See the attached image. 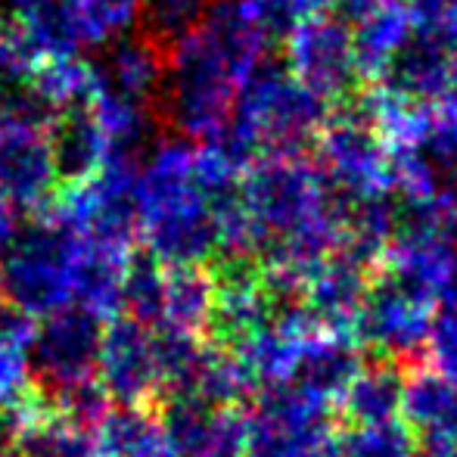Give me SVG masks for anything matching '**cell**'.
I'll list each match as a JSON object with an SVG mask.
<instances>
[{
    "instance_id": "2",
    "label": "cell",
    "mask_w": 457,
    "mask_h": 457,
    "mask_svg": "<svg viewBox=\"0 0 457 457\" xmlns=\"http://www.w3.org/2000/svg\"><path fill=\"white\" fill-rule=\"evenodd\" d=\"M137 237L162 268H205L218 255L212 190L196 175V146L169 140L137 171Z\"/></svg>"
},
{
    "instance_id": "24",
    "label": "cell",
    "mask_w": 457,
    "mask_h": 457,
    "mask_svg": "<svg viewBox=\"0 0 457 457\" xmlns=\"http://www.w3.org/2000/svg\"><path fill=\"white\" fill-rule=\"evenodd\" d=\"M255 6L265 16L268 29L274 35H287L295 22L318 12H330V6H337V0H255Z\"/></svg>"
},
{
    "instance_id": "10",
    "label": "cell",
    "mask_w": 457,
    "mask_h": 457,
    "mask_svg": "<svg viewBox=\"0 0 457 457\" xmlns=\"http://www.w3.org/2000/svg\"><path fill=\"white\" fill-rule=\"evenodd\" d=\"M96 383L112 404H150L165 392L156 330L119 314L106 320L100 343Z\"/></svg>"
},
{
    "instance_id": "25",
    "label": "cell",
    "mask_w": 457,
    "mask_h": 457,
    "mask_svg": "<svg viewBox=\"0 0 457 457\" xmlns=\"http://www.w3.org/2000/svg\"><path fill=\"white\" fill-rule=\"evenodd\" d=\"M19 224H22V218H19L16 212L10 209V205L0 203V259H4V255H6V249H10V243L16 240Z\"/></svg>"
},
{
    "instance_id": "20",
    "label": "cell",
    "mask_w": 457,
    "mask_h": 457,
    "mask_svg": "<svg viewBox=\"0 0 457 457\" xmlns=\"http://www.w3.org/2000/svg\"><path fill=\"white\" fill-rule=\"evenodd\" d=\"M402 383L404 377L392 361L364 364L345 389L339 411L352 427L395 420V417H402Z\"/></svg>"
},
{
    "instance_id": "23",
    "label": "cell",
    "mask_w": 457,
    "mask_h": 457,
    "mask_svg": "<svg viewBox=\"0 0 457 457\" xmlns=\"http://www.w3.org/2000/svg\"><path fill=\"white\" fill-rule=\"evenodd\" d=\"M343 448L349 457H417V436L402 417H395V420L352 427Z\"/></svg>"
},
{
    "instance_id": "13",
    "label": "cell",
    "mask_w": 457,
    "mask_h": 457,
    "mask_svg": "<svg viewBox=\"0 0 457 457\" xmlns=\"http://www.w3.org/2000/svg\"><path fill=\"white\" fill-rule=\"evenodd\" d=\"M165 423L175 457H249V414L240 404L169 402Z\"/></svg>"
},
{
    "instance_id": "5",
    "label": "cell",
    "mask_w": 457,
    "mask_h": 457,
    "mask_svg": "<svg viewBox=\"0 0 457 457\" xmlns=\"http://www.w3.org/2000/svg\"><path fill=\"white\" fill-rule=\"evenodd\" d=\"M283 66L330 109L352 106L364 91L355 35L339 12H318L283 35Z\"/></svg>"
},
{
    "instance_id": "18",
    "label": "cell",
    "mask_w": 457,
    "mask_h": 457,
    "mask_svg": "<svg viewBox=\"0 0 457 457\" xmlns=\"http://www.w3.org/2000/svg\"><path fill=\"white\" fill-rule=\"evenodd\" d=\"M215 312V271L212 268H165L162 318L153 330H171L203 339Z\"/></svg>"
},
{
    "instance_id": "11",
    "label": "cell",
    "mask_w": 457,
    "mask_h": 457,
    "mask_svg": "<svg viewBox=\"0 0 457 457\" xmlns=\"http://www.w3.org/2000/svg\"><path fill=\"white\" fill-rule=\"evenodd\" d=\"M320 333L324 327L312 318V312L302 302H277L271 318L253 337L234 345V352L246 364L255 389H283L295 383Z\"/></svg>"
},
{
    "instance_id": "21",
    "label": "cell",
    "mask_w": 457,
    "mask_h": 457,
    "mask_svg": "<svg viewBox=\"0 0 457 457\" xmlns=\"http://www.w3.org/2000/svg\"><path fill=\"white\" fill-rule=\"evenodd\" d=\"M37 320L19 314L0 302V408H16L29 402L31 379V337Z\"/></svg>"
},
{
    "instance_id": "16",
    "label": "cell",
    "mask_w": 457,
    "mask_h": 457,
    "mask_svg": "<svg viewBox=\"0 0 457 457\" xmlns=\"http://www.w3.org/2000/svg\"><path fill=\"white\" fill-rule=\"evenodd\" d=\"M47 140L60 190L91 181L109 159V140L91 106H69L56 112V119L47 125Z\"/></svg>"
},
{
    "instance_id": "9",
    "label": "cell",
    "mask_w": 457,
    "mask_h": 457,
    "mask_svg": "<svg viewBox=\"0 0 457 457\" xmlns=\"http://www.w3.org/2000/svg\"><path fill=\"white\" fill-rule=\"evenodd\" d=\"M330 439V408L299 386L262 392L249 414V457H318Z\"/></svg>"
},
{
    "instance_id": "22",
    "label": "cell",
    "mask_w": 457,
    "mask_h": 457,
    "mask_svg": "<svg viewBox=\"0 0 457 457\" xmlns=\"http://www.w3.org/2000/svg\"><path fill=\"white\" fill-rule=\"evenodd\" d=\"M215 4L218 0H137V35L165 54L190 35Z\"/></svg>"
},
{
    "instance_id": "17",
    "label": "cell",
    "mask_w": 457,
    "mask_h": 457,
    "mask_svg": "<svg viewBox=\"0 0 457 457\" xmlns=\"http://www.w3.org/2000/svg\"><path fill=\"white\" fill-rule=\"evenodd\" d=\"M91 439L94 457H175L169 423L150 404H109Z\"/></svg>"
},
{
    "instance_id": "26",
    "label": "cell",
    "mask_w": 457,
    "mask_h": 457,
    "mask_svg": "<svg viewBox=\"0 0 457 457\" xmlns=\"http://www.w3.org/2000/svg\"><path fill=\"white\" fill-rule=\"evenodd\" d=\"M318 457H349L345 454V448H343V442H337V439H330L324 448L318 452Z\"/></svg>"
},
{
    "instance_id": "14",
    "label": "cell",
    "mask_w": 457,
    "mask_h": 457,
    "mask_svg": "<svg viewBox=\"0 0 457 457\" xmlns=\"http://www.w3.org/2000/svg\"><path fill=\"white\" fill-rule=\"evenodd\" d=\"M370 274H373L370 268L358 265L355 259L337 253L308 277V283L299 293V302L312 312V318L324 330L361 339L358 337V318H361Z\"/></svg>"
},
{
    "instance_id": "12",
    "label": "cell",
    "mask_w": 457,
    "mask_h": 457,
    "mask_svg": "<svg viewBox=\"0 0 457 457\" xmlns=\"http://www.w3.org/2000/svg\"><path fill=\"white\" fill-rule=\"evenodd\" d=\"M60 196L47 128L4 125L0 128V203L19 218L44 215Z\"/></svg>"
},
{
    "instance_id": "6",
    "label": "cell",
    "mask_w": 457,
    "mask_h": 457,
    "mask_svg": "<svg viewBox=\"0 0 457 457\" xmlns=\"http://www.w3.org/2000/svg\"><path fill=\"white\" fill-rule=\"evenodd\" d=\"M318 169L339 199H377L392 193V159L358 103L330 109L318 140Z\"/></svg>"
},
{
    "instance_id": "4",
    "label": "cell",
    "mask_w": 457,
    "mask_h": 457,
    "mask_svg": "<svg viewBox=\"0 0 457 457\" xmlns=\"http://www.w3.org/2000/svg\"><path fill=\"white\" fill-rule=\"evenodd\" d=\"M79 249L81 237L54 212L25 218L0 259V302L31 320L69 308Z\"/></svg>"
},
{
    "instance_id": "19",
    "label": "cell",
    "mask_w": 457,
    "mask_h": 457,
    "mask_svg": "<svg viewBox=\"0 0 457 457\" xmlns=\"http://www.w3.org/2000/svg\"><path fill=\"white\" fill-rule=\"evenodd\" d=\"M355 35V60L361 69L364 87L379 85L389 69V62L395 60L398 50L408 44V37L414 35V19H411V4H383L373 12H367L364 19H358L352 25Z\"/></svg>"
},
{
    "instance_id": "1",
    "label": "cell",
    "mask_w": 457,
    "mask_h": 457,
    "mask_svg": "<svg viewBox=\"0 0 457 457\" xmlns=\"http://www.w3.org/2000/svg\"><path fill=\"white\" fill-rule=\"evenodd\" d=\"M271 37L255 0H218L190 35L165 50L159 119L187 140H215L243 81L268 60Z\"/></svg>"
},
{
    "instance_id": "7",
    "label": "cell",
    "mask_w": 457,
    "mask_h": 457,
    "mask_svg": "<svg viewBox=\"0 0 457 457\" xmlns=\"http://www.w3.org/2000/svg\"><path fill=\"white\" fill-rule=\"evenodd\" d=\"M103 327L106 320L79 305L37 320L31 337V379L44 398L60 404L96 383Z\"/></svg>"
},
{
    "instance_id": "3",
    "label": "cell",
    "mask_w": 457,
    "mask_h": 457,
    "mask_svg": "<svg viewBox=\"0 0 457 457\" xmlns=\"http://www.w3.org/2000/svg\"><path fill=\"white\" fill-rule=\"evenodd\" d=\"M330 106L293 79L283 60H262L243 81L218 144L249 169L259 159H289L312 150Z\"/></svg>"
},
{
    "instance_id": "27",
    "label": "cell",
    "mask_w": 457,
    "mask_h": 457,
    "mask_svg": "<svg viewBox=\"0 0 457 457\" xmlns=\"http://www.w3.org/2000/svg\"><path fill=\"white\" fill-rule=\"evenodd\" d=\"M398 4H411V0H398Z\"/></svg>"
},
{
    "instance_id": "15",
    "label": "cell",
    "mask_w": 457,
    "mask_h": 457,
    "mask_svg": "<svg viewBox=\"0 0 457 457\" xmlns=\"http://www.w3.org/2000/svg\"><path fill=\"white\" fill-rule=\"evenodd\" d=\"M379 85L414 103H439L457 91V56L436 35L414 31Z\"/></svg>"
},
{
    "instance_id": "8",
    "label": "cell",
    "mask_w": 457,
    "mask_h": 457,
    "mask_svg": "<svg viewBox=\"0 0 457 457\" xmlns=\"http://www.w3.org/2000/svg\"><path fill=\"white\" fill-rule=\"evenodd\" d=\"M436 312L439 305L433 299L398 283L395 277L373 271L370 283H367L361 318H358V337L379 355L408 361V358L427 352Z\"/></svg>"
}]
</instances>
